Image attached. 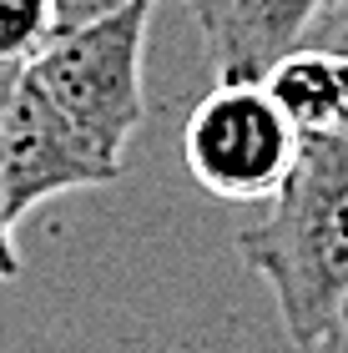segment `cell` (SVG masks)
<instances>
[{
  "mask_svg": "<svg viewBox=\"0 0 348 353\" xmlns=\"http://www.w3.org/2000/svg\"><path fill=\"white\" fill-rule=\"evenodd\" d=\"M237 252L273 288L288 343L303 353L348 313V137H303L267 217Z\"/></svg>",
  "mask_w": 348,
  "mask_h": 353,
  "instance_id": "6da1fadb",
  "label": "cell"
},
{
  "mask_svg": "<svg viewBox=\"0 0 348 353\" xmlns=\"http://www.w3.org/2000/svg\"><path fill=\"white\" fill-rule=\"evenodd\" d=\"M156 0H126V6L71 26L25 61V81L51 101L71 132H81L106 162H121L126 141L136 137L147 101H141V56H147V26Z\"/></svg>",
  "mask_w": 348,
  "mask_h": 353,
  "instance_id": "7a4b0ae2",
  "label": "cell"
},
{
  "mask_svg": "<svg viewBox=\"0 0 348 353\" xmlns=\"http://www.w3.org/2000/svg\"><path fill=\"white\" fill-rule=\"evenodd\" d=\"M298 141V126L263 81H217L182 126V162L223 202H273Z\"/></svg>",
  "mask_w": 348,
  "mask_h": 353,
  "instance_id": "3957f363",
  "label": "cell"
},
{
  "mask_svg": "<svg viewBox=\"0 0 348 353\" xmlns=\"http://www.w3.org/2000/svg\"><path fill=\"white\" fill-rule=\"evenodd\" d=\"M116 176L121 162H106L81 132H71V121L25 81V71L10 76L0 111V212L10 228L61 192L112 187Z\"/></svg>",
  "mask_w": 348,
  "mask_h": 353,
  "instance_id": "277c9868",
  "label": "cell"
},
{
  "mask_svg": "<svg viewBox=\"0 0 348 353\" xmlns=\"http://www.w3.org/2000/svg\"><path fill=\"white\" fill-rule=\"evenodd\" d=\"M207 46L217 81H267L293 56L328 0H182Z\"/></svg>",
  "mask_w": 348,
  "mask_h": 353,
  "instance_id": "5b68a950",
  "label": "cell"
},
{
  "mask_svg": "<svg viewBox=\"0 0 348 353\" xmlns=\"http://www.w3.org/2000/svg\"><path fill=\"white\" fill-rule=\"evenodd\" d=\"M263 86L298 137H348V56L298 46L267 71Z\"/></svg>",
  "mask_w": 348,
  "mask_h": 353,
  "instance_id": "8992f818",
  "label": "cell"
},
{
  "mask_svg": "<svg viewBox=\"0 0 348 353\" xmlns=\"http://www.w3.org/2000/svg\"><path fill=\"white\" fill-rule=\"evenodd\" d=\"M61 36V0H0V71H21Z\"/></svg>",
  "mask_w": 348,
  "mask_h": 353,
  "instance_id": "52a82bcc",
  "label": "cell"
},
{
  "mask_svg": "<svg viewBox=\"0 0 348 353\" xmlns=\"http://www.w3.org/2000/svg\"><path fill=\"white\" fill-rule=\"evenodd\" d=\"M303 46L348 56V0H328V6L318 10V21H313V30L303 36Z\"/></svg>",
  "mask_w": 348,
  "mask_h": 353,
  "instance_id": "ba28073f",
  "label": "cell"
},
{
  "mask_svg": "<svg viewBox=\"0 0 348 353\" xmlns=\"http://www.w3.org/2000/svg\"><path fill=\"white\" fill-rule=\"evenodd\" d=\"M116 6H126V0H61V30L86 26V21H96V15L116 10Z\"/></svg>",
  "mask_w": 348,
  "mask_h": 353,
  "instance_id": "9c48e42d",
  "label": "cell"
},
{
  "mask_svg": "<svg viewBox=\"0 0 348 353\" xmlns=\"http://www.w3.org/2000/svg\"><path fill=\"white\" fill-rule=\"evenodd\" d=\"M10 278H21V252H15V228L0 212V283H10Z\"/></svg>",
  "mask_w": 348,
  "mask_h": 353,
  "instance_id": "30bf717a",
  "label": "cell"
},
{
  "mask_svg": "<svg viewBox=\"0 0 348 353\" xmlns=\"http://www.w3.org/2000/svg\"><path fill=\"white\" fill-rule=\"evenodd\" d=\"M303 353H348V313H343V318H338V323L328 328L313 348H303Z\"/></svg>",
  "mask_w": 348,
  "mask_h": 353,
  "instance_id": "8fae6325",
  "label": "cell"
},
{
  "mask_svg": "<svg viewBox=\"0 0 348 353\" xmlns=\"http://www.w3.org/2000/svg\"><path fill=\"white\" fill-rule=\"evenodd\" d=\"M0 76H6V71H0Z\"/></svg>",
  "mask_w": 348,
  "mask_h": 353,
  "instance_id": "7c38bea8",
  "label": "cell"
}]
</instances>
